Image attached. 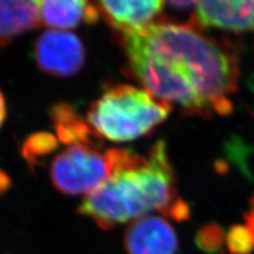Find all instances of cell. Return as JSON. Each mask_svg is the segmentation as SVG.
<instances>
[{
  "label": "cell",
  "instance_id": "cell-9",
  "mask_svg": "<svg viewBox=\"0 0 254 254\" xmlns=\"http://www.w3.org/2000/svg\"><path fill=\"white\" fill-rule=\"evenodd\" d=\"M38 3L41 22L48 30L69 31L82 23L93 25L101 16L97 3L83 0H44Z\"/></svg>",
  "mask_w": 254,
  "mask_h": 254
},
{
  "label": "cell",
  "instance_id": "cell-13",
  "mask_svg": "<svg viewBox=\"0 0 254 254\" xmlns=\"http://www.w3.org/2000/svg\"><path fill=\"white\" fill-rule=\"evenodd\" d=\"M224 234L219 227L210 225L197 234L196 243L204 251H216L224 242Z\"/></svg>",
  "mask_w": 254,
  "mask_h": 254
},
{
  "label": "cell",
  "instance_id": "cell-16",
  "mask_svg": "<svg viewBox=\"0 0 254 254\" xmlns=\"http://www.w3.org/2000/svg\"><path fill=\"white\" fill-rule=\"evenodd\" d=\"M6 117V106H5V100L3 98V95L0 91V127H1L2 123L5 120Z\"/></svg>",
  "mask_w": 254,
  "mask_h": 254
},
{
  "label": "cell",
  "instance_id": "cell-15",
  "mask_svg": "<svg viewBox=\"0 0 254 254\" xmlns=\"http://www.w3.org/2000/svg\"><path fill=\"white\" fill-rule=\"evenodd\" d=\"M166 4H169L172 9L175 10H188V9H192V6H196L197 1H171V2H166Z\"/></svg>",
  "mask_w": 254,
  "mask_h": 254
},
{
  "label": "cell",
  "instance_id": "cell-6",
  "mask_svg": "<svg viewBox=\"0 0 254 254\" xmlns=\"http://www.w3.org/2000/svg\"><path fill=\"white\" fill-rule=\"evenodd\" d=\"M127 254H177L179 242L165 218L147 215L130 222L124 233Z\"/></svg>",
  "mask_w": 254,
  "mask_h": 254
},
{
  "label": "cell",
  "instance_id": "cell-3",
  "mask_svg": "<svg viewBox=\"0 0 254 254\" xmlns=\"http://www.w3.org/2000/svg\"><path fill=\"white\" fill-rule=\"evenodd\" d=\"M173 107L145 89L130 85L111 86L92 103L86 122L98 138L127 142L152 132Z\"/></svg>",
  "mask_w": 254,
  "mask_h": 254
},
{
  "label": "cell",
  "instance_id": "cell-4",
  "mask_svg": "<svg viewBox=\"0 0 254 254\" xmlns=\"http://www.w3.org/2000/svg\"><path fill=\"white\" fill-rule=\"evenodd\" d=\"M116 162L117 148L99 152L91 145H69L51 164L52 184L63 194L88 195L111 176Z\"/></svg>",
  "mask_w": 254,
  "mask_h": 254
},
{
  "label": "cell",
  "instance_id": "cell-5",
  "mask_svg": "<svg viewBox=\"0 0 254 254\" xmlns=\"http://www.w3.org/2000/svg\"><path fill=\"white\" fill-rule=\"evenodd\" d=\"M34 57L37 66L52 76H72L85 64V48L70 31L47 30L37 38Z\"/></svg>",
  "mask_w": 254,
  "mask_h": 254
},
{
  "label": "cell",
  "instance_id": "cell-14",
  "mask_svg": "<svg viewBox=\"0 0 254 254\" xmlns=\"http://www.w3.org/2000/svg\"><path fill=\"white\" fill-rule=\"evenodd\" d=\"M245 221L246 227L249 230V232L252 236V240L254 242V194L250 199V208L245 214Z\"/></svg>",
  "mask_w": 254,
  "mask_h": 254
},
{
  "label": "cell",
  "instance_id": "cell-1",
  "mask_svg": "<svg viewBox=\"0 0 254 254\" xmlns=\"http://www.w3.org/2000/svg\"><path fill=\"white\" fill-rule=\"evenodd\" d=\"M120 42L128 70L153 97L178 104L190 116L231 114L240 57L230 42L171 22L121 33Z\"/></svg>",
  "mask_w": 254,
  "mask_h": 254
},
{
  "label": "cell",
  "instance_id": "cell-2",
  "mask_svg": "<svg viewBox=\"0 0 254 254\" xmlns=\"http://www.w3.org/2000/svg\"><path fill=\"white\" fill-rule=\"evenodd\" d=\"M78 213L103 230L132 222L159 211L175 220H187L190 209L178 197L176 176L163 140L146 156L117 148L114 173L78 205Z\"/></svg>",
  "mask_w": 254,
  "mask_h": 254
},
{
  "label": "cell",
  "instance_id": "cell-10",
  "mask_svg": "<svg viewBox=\"0 0 254 254\" xmlns=\"http://www.w3.org/2000/svg\"><path fill=\"white\" fill-rule=\"evenodd\" d=\"M41 22L39 3L33 0H0V48Z\"/></svg>",
  "mask_w": 254,
  "mask_h": 254
},
{
  "label": "cell",
  "instance_id": "cell-8",
  "mask_svg": "<svg viewBox=\"0 0 254 254\" xmlns=\"http://www.w3.org/2000/svg\"><path fill=\"white\" fill-rule=\"evenodd\" d=\"M166 2L160 0L149 1H99L100 14L110 27L119 33L139 31L152 25L154 19L164 9Z\"/></svg>",
  "mask_w": 254,
  "mask_h": 254
},
{
  "label": "cell",
  "instance_id": "cell-7",
  "mask_svg": "<svg viewBox=\"0 0 254 254\" xmlns=\"http://www.w3.org/2000/svg\"><path fill=\"white\" fill-rule=\"evenodd\" d=\"M190 26L236 32H254V1H197Z\"/></svg>",
  "mask_w": 254,
  "mask_h": 254
},
{
  "label": "cell",
  "instance_id": "cell-11",
  "mask_svg": "<svg viewBox=\"0 0 254 254\" xmlns=\"http://www.w3.org/2000/svg\"><path fill=\"white\" fill-rule=\"evenodd\" d=\"M52 118L60 141L69 145L86 144L95 146L98 137L92 132L86 120L66 104H59L52 110Z\"/></svg>",
  "mask_w": 254,
  "mask_h": 254
},
{
  "label": "cell",
  "instance_id": "cell-12",
  "mask_svg": "<svg viewBox=\"0 0 254 254\" xmlns=\"http://www.w3.org/2000/svg\"><path fill=\"white\" fill-rule=\"evenodd\" d=\"M226 243L232 254H250L254 242L246 226H233L226 235Z\"/></svg>",
  "mask_w": 254,
  "mask_h": 254
}]
</instances>
